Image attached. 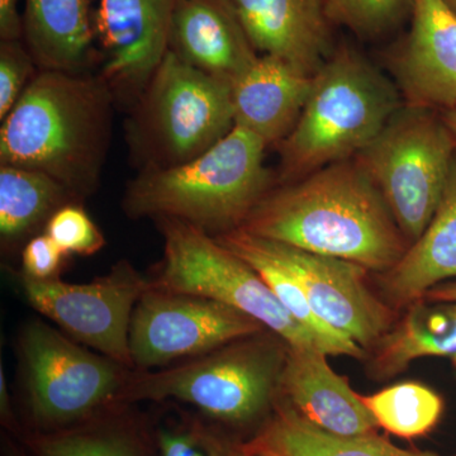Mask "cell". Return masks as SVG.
Listing matches in <instances>:
<instances>
[{
  "instance_id": "6da1fadb",
  "label": "cell",
  "mask_w": 456,
  "mask_h": 456,
  "mask_svg": "<svg viewBox=\"0 0 456 456\" xmlns=\"http://www.w3.org/2000/svg\"><path fill=\"white\" fill-rule=\"evenodd\" d=\"M239 228L382 274L397 265L411 246L355 159L270 189Z\"/></svg>"
},
{
  "instance_id": "7a4b0ae2",
  "label": "cell",
  "mask_w": 456,
  "mask_h": 456,
  "mask_svg": "<svg viewBox=\"0 0 456 456\" xmlns=\"http://www.w3.org/2000/svg\"><path fill=\"white\" fill-rule=\"evenodd\" d=\"M117 102L101 75L38 69L0 127V165L47 174L79 202L97 191Z\"/></svg>"
},
{
  "instance_id": "3957f363",
  "label": "cell",
  "mask_w": 456,
  "mask_h": 456,
  "mask_svg": "<svg viewBox=\"0 0 456 456\" xmlns=\"http://www.w3.org/2000/svg\"><path fill=\"white\" fill-rule=\"evenodd\" d=\"M266 147L253 132L235 125L188 163L139 171L123 194V212L132 220L188 222L212 236L235 230L270 191Z\"/></svg>"
},
{
  "instance_id": "277c9868",
  "label": "cell",
  "mask_w": 456,
  "mask_h": 456,
  "mask_svg": "<svg viewBox=\"0 0 456 456\" xmlns=\"http://www.w3.org/2000/svg\"><path fill=\"white\" fill-rule=\"evenodd\" d=\"M401 108L397 89L377 68L338 51L314 75L298 122L279 143L281 175L294 182L355 158Z\"/></svg>"
},
{
  "instance_id": "5b68a950",
  "label": "cell",
  "mask_w": 456,
  "mask_h": 456,
  "mask_svg": "<svg viewBox=\"0 0 456 456\" xmlns=\"http://www.w3.org/2000/svg\"><path fill=\"white\" fill-rule=\"evenodd\" d=\"M288 345L270 331L155 370H132L118 403L174 401L230 425H248L274 411Z\"/></svg>"
},
{
  "instance_id": "8992f818",
  "label": "cell",
  "mask_w": 456,
  "mask_h": 456,
  "mask_svg": "<svg viewBox=\"0 0 456 456\" xmlns=\"http://www.w3.org/2000/svg\"><path fill=\"white\" fill-rule=\"evenodd\" d=\"M235 127L232 84L167 50L126 119V142L140 171L188 163Z\"/></svg>"
},
{
  "instance_id": "52a82bcc",
  "label": "cell",
  "mask_w": 456,
  "mask_h": 456,
  "mask_svg": "<svg viewBox=\"0 0 456 456\" xmlns=\"http://www.w3.org/2000/svg\"><path fill=\"white\" fill-rule=\"evenodd\" d=\"M164 257L151 284L161 289L204 297L248 314L290 347L335 356L326 341L296 320L259 273L202 228L159 218Z\"/></svg>"
},
{
  "instance_id": "ba28073f",
  "label": "cell",
  "mask_w": 456,
  "mask_h": 456,
  "mask_svg": "<svg viewBox=\"0 0 456 456\" xmlns=\"http://www.w3.org/2000/svg\"><path fill=\"white\" fill-rule=\"evenodd\" d=\"M456 141L431 108L402 107L355 156L410 245L430 224L454 163Z\"/></svg>"
},
{
  "instance_id": "9c48e42d",
  "label": "cell",
  "mask_w": 456,
  "mask_h": 456,
  "mask_svg": "<svg viewBox=\"0 0 456 456\" xmlns=\"http://www.w3.org/2000/svg\"><path fill=\"white\" fill-rule=\"evenodd\" d=\"M18 351L33 421L49 431L86 421L119 404L132 371L41 320L23 326Z\"/></svg>"
},
{
  "instance_id": "30bf717a",
  "label": "cell",
  "mask_w": 456,
  "mask_h": 456,
  "mask_svg": "<svg viewBox=\"0 0 456 456\" xmlns=\"http://www.w3.org/2000/svg\"><path fill=\"white\" fill-rule=\"evenodd\" d=\"M264 331L254 318L224 303L151 284L132 314V362L134 370H155Z\"/></svg>"
},
{
  "instance_id": "8fae6325",
  "label": "cell",
  "mask_w": 456,
  "mask_h": 456,
  "mask_svg": "<svg viewBox=\"0 0 456 456\" xmlns=\"http://www.w3.org/2000/svg\"><path fill=\"white\" fill-rule=\"evenodd\" d=\"M151 281L127 260L118 261L90 283L33 281L23 277L22 289L33 310L56 323L64 334L123 367L134 368L130 327L134 307Z\"/></svg>"
},
{
  "instance_id": "7c38bea8",
  "label": "cell",
  "mask_w": 456,
  "mask_h": 456,
  "mask_svg": "<svg viewBox=\"0 0 456 456\" xmlns=\"http://www.w3.org/2000/svg\"><path fill=\"white\" fill-rule=\"evenodd\" d=\"M260 239L266 250L298 279L312 311L326 326L367 350L395 325L393 307L369 288L365 266Z\"/></svg>"
},
{
  "instance_id": "4fadbf2b",
  "label": "cell",
  "mask_w": 456,
  "mask_h": 456,
  "mask_svg": "<svg viewBox=\"0 0 456 456\" xmlns=\"http://www.w3.org/2000/svg\"><path fill=\"white\" fill-rule=\"evenodd\" d=\"M179 0H99L101 75L117 103L131 108L163 61Z\"/></svg>"
},
{
  "instance_id": "5bb4252c",
  "label": "cell",
  "mask_w": 456,
  "mask_h": 456,
  "mask_svg": "<svg viewBox=\"0 0 456 456\" xmlns=\"http://www.w3.org/2000/svg\"><path fill=\"white\" fill-rule=\"evenodd\" d=\"M410 106L456 108V12L444 0H413L412 27L395 57Z\"/></svg>"
},
{
  "instance_id": "9a60e30c",
  "label": "cell",
  "mask_w": 456,
  "mask_h": 456,
  "mask_svg": "<svg viewBox=\"0 0 456 456\" xmlns=\"http://www.w3.org/2000/svg\"><path fill=\"white\" fill-rule=\"evenodd\" d=\"M318 350L288 346L279 384V401L302 419L338 436L377 434L380 428L362 395L336 373Z\"/></svg>"
},
{
  "instance_id": "2e32d148",
  "label": "cell",
  "mask_w": 456,
  "mask_h": 456,
  "mask_svg": "<svg viewBox=\"0 0 456 456\" xmlns=\"http://www.w3.org/2000/svg\"><path fill=\"white\" fill-rule=\"evenodd\" d=\"M167 50L230 84L260 57L230 0H179L171 18Z\"/></svg>"
},
{
  "instance_id": "e0dca14e",
  "label": "cell",
  "mask_w": 456,
  "mask_h": 456,
  "mask_svg": "<svg viewBox=\"0 0 456 456\" xmlns=\"http://www.w3.org/2000/svg\"><path fill=\"white\" fill-rule=\"evenodd\" d=\"M260 56L277 57L314 77L331 51L323 0H230Z\"/></svg>"
},
{
  "instance_id": "ac0fdd59",
  "label": "cell",
  "mask_w": 456,
  "mask_h": 456,
  "mask_svg": "<svg viewBox=\"0 0 456 456\" xmlns=\"http://www.w3.org/2000/svg\"><path fill=\"white\" fill-rule=\"evenodd\" d=\"M314 77L277 57L260 56L232 84L235 125L253 132L266 145L281 143L298 122Z\"/></svg>"
},
{
  "instance_id": "d6986e66",
  "label": "cell",
  "mask_w": 456,
  "mask_h": 456,
  "mask_svg": "<svg viewBox=\"0 0 456 456\" xmlns=\"http://www.w3.org/2000/svg\"><path fill=\"white\" fill-rule=\"evenodd\" d=\"M99 0H25L23 37L38 69L88 73L101 62Z\"/></svg>"
},
{
  "instance_id": "ffe728a7",
  "label": "cell",
  "mask_w": 456,
  "mask_h": 456,
  "mask_svg": "<svg viewBox=\"0 0 456 456\" xmlns=\"http://www.w3.org/2000/svg\"><path fill=\"white\" fill-rule=\"evenodd\" d=\"M456 279V159L439 207L421 237L397 265L383 273L384 301L410 307L441 281Z\"/></svg>"
},
{
  "instance_id": "44dd1931",
  "label": "cell",
  "mask_w": 456,
  "mask_h": 456,
  "mask_svg": "<svg viewBox=\"0 0 456 456\" xmlns=\"http://www.w3.org/2000/svg\"><path fill=\"white\" fill-rule=\"evenodd\" d=\"M248 452L260 456H443L431 452L403 450L377 434L338 436L302 419L279 401L273 415L248 443Z\"/></svg>"
},
{
  "instance_id": "7402d4cb",
  "label": "cell",
  "mask_w": 456,
  "mask_h": 456,
  "mask_svg": "<svg viewBox=\"0 0 456 456\" xmlns=\"http://www.w3.org/2000/svg\"><path fill=\"white\" fill-rule=\"evenodd\" d=\"M446 358L456 367V302L417 301L374 345L369 374L389 379L417 359Z\"/></svg>"
},
{
  "instance_id": "603a6c76",
  "label": "cell",
  "mask_w": 456,
  "mask_h": 456,
  "mask_svg": "<svg viewBox=\"0 0 456 456\" xmlns=\"http://www.w3.org/2000/svg\"><path fill=\"white\" fill-rule=\"evenodd\" d=\"M215 239L237 256L241 257L248 265L253 266L270 289L275 294L285 310L305 329L310 330L318 338H322L334 350L335 356H350L354 359H364L367 350L362 349L347 338L335 331L331 327L321 322L312 311L310 302L298 279L281 264L277 257L266 250L259 236L246 232L242 228L228 231L216 235Z\"/></svg>"
},
{
  "instance_id": "cb8c5ba5",
  "label": "cell",
  "mask_w": 456,
  "mask_h": 456,
  "mask_svg": "<svg viewBox=\"0 0 456 456\" xmlns=\"http://www.w3.org/2000/svg\"><path fill=\"white\" fill-rule=\"evenodd\" d=\"M77 202L61 183L47 174L0 165V239L3 248L20 244L69 203Z\"/></svg>"
},
{
  "instance_id": "d4e9b609",
  "label": "cell",
  "mask_w": 456,
  "mask_h": 456,
  "mask_svg": "<svg viewBox=\"0 0 456 456\" xmlns=\"http://www.w3.org/2000/svg\"><path fill=\"white\" fill-rule=\"evenodd\" d=\"M378 424L389 434L415 439L428 434L439 422L443 398L424 384H395L370 395H362Z\"/></svg>"
},
{
  "instance_id": "484cf974",
  "label": "cell",
  "mask_w": 456,
  "mask_h": 456,
  "mask_svg": "<svg viewBox=\"0 0 456 456\" xmlns=\"http://www.w3.org/2000/svg\"><path fill=\"white\" fill-rule=\"evenodd\" d=\"M27 445L35 456H142L131 432L104 422L37 432Z\"/></svg>"
},
{
  "instance_id": "4316f807",
  "label": "cell",
  "mask_w": 456,
  "mask_h": 456,
  "mask_svg": "<svg viewBox=\"0 0 456 456\" xmlns=\"http://www.w3.org/2000/svg\"><path fill=\"white\" fill-rule=\"evenodd\" d=\"M413 0H323L330 23L347 27L362 37L391 31L412 12Z\"/></svg>"
},
{
  "instance_id": "83f0119b",
  "label": "cell",
  "mask_w": 456,
  "mask_h": 456,
  "mask_svg": "<svg viewBox=\"0 0 456 456\" xmlns=\"http://www.w3.org/2000/svg\"><path fill=\"white\" fill-rule=\"evenodd\" d=\"M158 441L161 456H236L237 444L191 417L163 426Z\"/></svg>"
},
{
  "instance_id": "f1b7e54d",
  "label": "cell",
  "mask_w": 456,
  "mask_h": 456,
  "mask_svg": "<svg viewBox=\"0 0 456 456\" xmlns=\"http://www.w3.org/2000/svg\"><path fill=\"white\" fill-rule=\"evenodd\" d=\"M45 233L68 255L90 256L106 246L103 232L90 218L82 204L77 202L65 204L57 209L45 226Z\"/></svg>"
},
{
  "instance_id": "f546056e",
  "label": "cell",
  "mask_w": 456,
  "mask_h": 456,
  "mask_svg": "<svg viewBox=\"0 0 456 456\" xmlns=\"http://www.w3.org/2000/svg\"><path fill=\"white\" fill-rule=\"evenodd\" d=\"M37 70L25 42L0 41V121L11 112Z\"/></svg>"
},
{
  "instance_id": "4dcf8cb0",
  "label": "cell",
  "mask_w": 456,
  "mask_h": 456,
  "mask_svg": "<svg viewBox=\"0 0 456 456\" xmlns=\"http://www.w3.org/2000/svg\"><path fill=\"white\" fill-rule=\"evenodd\" d=\"M68 254L47 233L32 236L22 251L23 277L33 281L56 279Z\"/></svg>"
},
{
  "instance_id": "1f68e13d",
  "label": "cell",
  "mask_w": 456,
  "mask_h": 456,
  "mask_svg": "<svg viewBox=\"0 0 456 456\" xmlns=\"http://www.w3.org/2000/svg\"><path fill=\"white\" fill-rule=\"evenodd\" d=\"M22 37L20 0H0V41L22 40Z\"/></svg>"
},
{
  "instance_id": "d6a6232c",
  "label": "cell",
  "mask_w": 456,
  "mask_h": 456,
  "mask_svg": "<svg viewBox=\"0 0 456 456\" xmlns=\"http://www.w3.org/2000/svg\"><path fill=\"white\" fill-rule=\"evenodd\" d=\"M0 417L3 424L11 430L17 428L16 417L12 410L11 395H9L7 377H5L4 367L0 365Z\"/></svg>"
},
{
  "instance_id": "836d02e7",
  "label": "cell",
  "mask_w": 456,
  "mask_h": 456,
  "mask_svg": "<svg viewBox=\"0 0 456 456\" xmlns=\"http://www.w3.org/2000/svg\"><path fill=\"white\" fill-rule=\"evenodd\" d=\"M422 299L428 302H456V283L437 285L428 290Z\"/></svg>"
},
{
  "instance_id": "e575fe53",
  "label": "cell",
  "mask_w": 456,
  "mask_h": 456,
  "mask_svg": "<svg viewBox=\"0 0 456 456\" xmlns=\"http://www.w3.org/2000/svg\"><path fill=\"white\" fill-rule=\"evenodd\" d=\"M444 122L448 126L450 132H452L456 141V108L446 110L445 116H444Z\"/></svg>"
},
{
  "instance_id": "d590c367",
  "label": "cell",
  "mask_w": 456,
  "mask_h": 456,
  "mask_svg": "<svg viewBox=\"0 0 456 456\" xmlns=\"http://www.w3.org/2000/svg\"><path fill=\"white\" fill-rule=\"evenodd\" d=\"M236 456H260V455L253 454V452H248V450H246L244 448V446H242V444H237Z\"/></svg>"
},
{
  "instance_id": "8d00e7d4",
  "label": "cell",
  "mask_w": 456,
  "mask_h": 456,
  "mask_svg": "<svg viewBox=\"0 0 456 456\" xmlns=\"http://www.w3.org/2000/svg\"><path fill=\"white\" fill-rule=\"evenodd\" d=\"M7 456H25L20 450L14 448V446L9 445L7 450Z\"/></svg>"
},
{
  "instance_id": "74e56055",
  "label": "cell",
  "mask_w": 456,
  "mask_h": 456,
  "mask_svg": "<svg viewBox=\"0 0 456 456\" xmlns=\"http://www.w3.org/2000/svg\"><path fill=\"white\" fill-rule=\"evenodd\" d=\"M450 8L454 9L456 12V0H444Z\"/></svg>"
}]
</instances>
